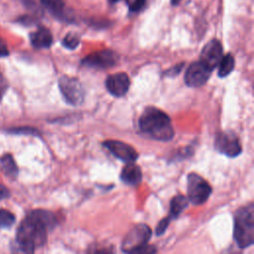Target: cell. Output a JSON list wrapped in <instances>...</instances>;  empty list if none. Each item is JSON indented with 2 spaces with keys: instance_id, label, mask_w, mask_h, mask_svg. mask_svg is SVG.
<instances>
[{
  "instance_id": "d6986e66",
  "label": "cell",
  "mask_w": 254,
  "mask_h": 254,
  "mask_svg": "<svg viewBox=\"0 0 254 254\" xmlns=\"http://www.w3.org/2000/svg\"><path fill=\"white\" fill-rule=\"evenodd\" d=\"M235 61L232 55L227 54L222 57L218 64V75L220 77H224L228 75L234 68Z\"/></svg>"
},
{
  "instance_id": "9a60e30c",
  "label": "cell",
  "mask_w": 254,
  "mask_h": 254,
  "mask_svg": "<svg viewBox=\"0 0 254 254\" xmlns=\"http://www.w3.org/2000/svg\"><path fill=\"white\" fill-rule=\"evenodd\" d=\"M188 204H189V199L187 196L182 194H178L174 196L170 205L169 217L172 219L179 216V214L188 206Z\"/></svg>"
},
{
  "instance_id": "9c48e42d",
  "label": "cell",
  "mask_w": 254,
  "mask_h": 254,
  "mask_svg": "<svg viewBox=\"0 0 254 254\" xmlns=\"http://www.w3.org/2000/svg\"><path fill=\"white\" fill-rule=\"evenodd\" d=\"M223 49L221 43L213 39L209 41L201 50L200 53V60L199 62L205 65L209 70H212L216 67L223 57Z\"/></svg>"
},
{
  "instance_id": "52a82bcc",
  "label": "cell",
  "mask_w": 254,
  "mask_h": 254,
  "mask_svg": "<svg viewBox=\"0 0 254 254\" xmlns=\"http://www.w3.org/2000/svg\"><path fill=\"white\" fill-rule=\"evenodd\" d=\"M215 149L228 157H236L241 153L239 139L232 132H220L214 140Z\"/></svg>"
},
{
  "instance_id": "277c9868",
  "label": "cell",
  "mask_w": 254,
  "mask_h": 254,
  "mask_svg": "<svg viewBox=\"0 0 254 254\" xmlns=\"http://www.w3.org/2000/svg\"><path fill=\"white\" fill-rule=\"evenodd\" d=\"M151 237V229L148 225L140 223L135 225L124 237L122 250L126 254H131L145 247Z\"/></svg>"
},
{
  "instance_id": "cb8c5ba5",
  "label": "cell",
  "mask_w": 254,
  "mask_h": 254,
  "mask_svg": "<svg viewBox=\"0 0 254 254\" xmlns=\"http://www.w3.org/2000/svg\"><path fill=\"white\" fill-rule=\"evenodd\" d=\"M37 130H34L32 128H14V129H11L10 132L11 133H17V134H35Z\"/></svg>"
},
{
  "instance_id": "5b68a950",
  "label": "cell",
  "mask_w": 254,
  "mask_h": 254,
  "mask_svg": "<svg viewBox=\"0 0 254 254\" xmlns=\"http://www.w3.org/2000/svg\"><path fill=\"white\" fill-rule=\"evenodd\" d=\"M211 193L210 185L199 175L191 173L188 176V199L194 205L204 203Z\"/></svg>"
},
{
  "instance_id": "6da1fadb",
  "label": "cell",
  "mask_w": 254,
  "mask_h": 254,
  "mask_svg": "<svg viewBox=\"0 0 254 254\" xmlns=\"http://www.w3.org/2000/svg\"><path fill=\"white\" fill-rule=\"evenodd\" d=\"M53 212L45 209L31 211L21 222L17 231V243L25 254H33L36 247L43 246L47 240V231L56 226Z\"/></svg>"
},
{
  "instance_id": "5bb4252c",
  "label": "cell",
  "mask_w": 254,
  "mask_h": 254,
  "mask_svg": "<svg viewBox=\"0 0 254 254\" xmlns=\"http://www.w3.org/2000/svg\"><path fill=\"white\" fill-rule=\"evenodd\" d=\"M32 45L37 49L49 48L53 43V36L47 28H40L30 37Z\"/></svg>"
},
{
  "instance_id": "ba28073f",
  "label": "cell",
  "mask_w": 254,
  "mask_h": 254,
  "mask_svg": "<svg viewBox=\"0 0 254 254\" xmlns=\"http://www.w3.org/2000/svg\"><path fill=\"white\" fill-rule=\"evenodd\" d=\"M118 61V56L113 51L104 50L94 52L88 56H86L81 64L92 68L105 69L113 66Z\"/></svg>"
},
{
  "instance_id": "8992f818",
  "label": "cell",
  "mask_w": 254,
  "mask_h": 254,
  "mask_svg": "<svg viewBox=\"0 0 254 254\" xmlns=\"http://www.w3.org/2000/svg\"><path fill=\"white\" fill-rule=\"evenodd\" d=\"M59 87L64 100L70 105H79L84 100V88L78 79L63 75L59 79Z\"/></svg>"
},
{
  "instance_id": "f546056e",
  "label": "cell",
  "mask_w": 254,
  "mask_h": 254,
  "mask_svg": "<svg viewBox=\"0 0 254 254\" xmlns=\"http://www.w3.org/2000/svg\"><path fill=\"white\" fill-rule=\"evenodd\" d=\"M112 2H116V1H118V0H111Z\"/></svg>"
},
{
  "instance_id": "ac0fdd59",
  "label": "cell",
  "mask_w": 254,
  "mask_h": 254,
  "mask_svg": "<svg viewBox=\"0 0 254 254\" xmlns=\"http://www.w3.org/2000/svg\"><path fill=\"white\" fill-rule=\"evenodd\" d=\"M114 245L106 242H94L86 250V254H115Z\"/></svg>"
},
{
  "instance_id": "4fadbf2b",
  "label": "cell",
  "mask_w": 254,
  "mask_h": 254,
  "mask_svg": "<svg viewBox=\"0 0 254 254\" xmlns=\"http://www.w3.org/2000/svg\"><path fill=\"white\" fill-rule=\"evenodd\" d=\"M120 177L125 184L136 186L142 181V172L137 165L129 163L122 169Z\"/></svg>"
},
{
  "instance_id": "30bf717a",
  "label": "cell",
  "mask_w": 254,
  "mask_h": 254,
  "mask_svg": "<svg viewBox=\"0 0 254 254\" xmlns=\"http://www.w3.org/2000/svg\"><path fill=\"white\" fill-rule=\"evenodd\" d=\"M211 70L203 65L199 61L190 64L185 75L187 85L190 87H198L203 85L209 78Z\"/></svg>"
},
{
  "instance_id": "7a4b0ae2",
  "label": "cell",
  "mask_w": 254,
  "mask_h": 254,
  "mask_svg": "<svg viewBox=\"0 0 254 254\" xmlns=\"http://www.w3.org/2000/svg\"><path fill=\"white\" fill-rule=\"evenodd\" d=\"M140 130L159 141H169L174 135L171 119L167 113L156 108L147 107L139 118Z\"/></svg>"
},
{
  "instance_id": "e0dca14e",
  "label": "cell",
  "mask_w": 254,
  "mask_h": 254,
  "mask_svg": "<svg viewBox=\"0 0 254 254\" xmlns=\"http://www.w3.org/2000/svg\"><path fill=\"white\" fill-rule=\"evenodd\" d=\"M42 4L56 17L64 18V3L63 0H41Z\"/></svg>"
},
{
  "instance_id": "4316f807",
  "label": "cell",
  "mask_w": 254,
  "mask_h": 254,
  "mask_svg": "<svg viewBox=\"0 0 254 254\" xmlns=\"http://www.w3.org/2000/svg\"><path fill=\"white\" fill-rule=\"evenodd\" d=\"M9 52H8V49L4 43V41L0 38V58H4L6 56H8Z\"/></svg>"
},
{
  "instance_id": "7c38bea8",
  "label": "cell",
  "mask_w": 254,
  "mask_h": 254,
  "mask_svg": "<svg viewBox=\"0 0 254 254\" xmlns=\"http://www.w3.org/2000/svg\"><path fill=\"white\" fill-rule=\"evenodd\" d=\"M105 85L109 93L113 96H123L129 89L130 79L125 72H118L109 75L106 78Z\"/></svg>"
},
{
  "instance_id": "83f0119b",
  "label": "cell",
  "mask_w": 254,
  "mask_h": 254,
  "mask_svg": "<svg viewBox=\"0 0 254 254\" xmlns=\"http://www.w3.org/2000/svg\"><path fill=\"white\" fill-rule=\"evenodd\" d=\"M224 254H241V252L240 251H238V250H234V249H229L226 253H224Z\"/></svg>"
},
{
  "instance_id": "ffe728a7",
  "label": "cell",
  "mask_w": 254,
  "mask_h": 254,
  "mask_svg": "<svg viewBox=\"0 0 254 254\" xmlns=\"http://www.w3.org/2000/svg\"><path fill=\"white\" fill-rule=\"evenodd\" d=\"M15 222V216L6 209H0V228H8Z\"/></svg>"
},
{
  "instance_id": "d4e9b609",
  "label": "cell",
  "mask_w": 254,
  "mask_h": 254,
  "mask_svg": "<svg viewBox=\"0 0 254 254\" xmlns=\"http://www.w3.org/2000/svg\"><path fill=\"white\" fill-rule=\"evenodd\" d=\"M144 5H145V0H135L130 6V10L133 12H137L141 10Z\"/></svg>"
},
{
  "instance_id": "484cf974",
  "label": "cell",
  "mask_w": 254,
  "mask_h": 254,
  "mask_svg": "<svg viewBox=\"0 0 254 254\" xmlns=\"http://www.w3.org/2000/svg\"><path fill=\"white\" fill-rule=\"evenodd\" d=\"M7 88V82L5 80V78L0 74V100L2 99L5 91Z\"/></svg>"
},
{
  "instance_id": "f1b7e54d",
  "label": "cell",
  "mask_w": 254,
  "mask_h": 254,
  "mask_svg": "<svg viewBox=\"0 0 254 254\" xmlns=\"http://www.w3.org/2000/svg\"><path fill=\"white\" fill-rule=\"evenodd\" d=\"M181 0H172V4L173 5H177Z\"/></svg>"
},
{
  "instance_id": "8fae6325",
  "label": "cell",
  "mask_w": 254,
  "mask_h": 254,
  "mask_svg": "<svg viewBox=\"0 0 254 254\" xmlns=\"http://www.w3.org/2000/svg\"><path fill=\"white\" fill-rule=\"evenodd\" d=\"M103 145L106 149L109 150L111 154H113V156L127 164L134 163L138 158L136 150L124 142L117 140H108L105 141Z\"/></svg>"
},
{
  "instance_id": "3957f363",
  "label": "cell",
  "mask_w": 254,
  "mask_h": 254,
  "mask_svg": "<svg viewBox=\"0 0 254 254\" xmlns=\"http://www.w3.org/2000/svg\"><path fill=\"white\" fill-rule=\"evenodd\" d=\"M234 239L239 248H246L254 242V206L252 203L239 208L234 217Z\"/></svg>"
},
{
  "instance_id": "2e32d148",
  "label": "cell",
  "mask_w": 254,
  "mask_h": 254,
  "mask_svg": "<svg viewBox=\"0 0 254 254\" xmlns=\"http://www.w3.org/2000/svg\"><path fill=\"white\" fill-rule=\"evenodd\" d=\"M0 165L2 171L10 178H16L18 175V167L10 154H5L0 158Z\"/></svg>"
},
{
  "instance_id": "7402d4cb",
  "label": "cell",
  "mask_w": 254,
  "mask_h": 254,
  "mask_svg": "<svg viewBox=\"0 0 254 254\" xmlns=\"http://www.w3.org/2000/svg\"><path fill=\"white\" fill-rule=\"evenodd\" d=\"M170 221H171V218H170L169 216H168V217H165L164 219H162V220L159 222V224L157 225L156 234H157V235H162V234L165 232V230L167 229V227H168Z\"/></svg>"
},
{
  "instance_id": "603a6c76",
  "label": "cell",
  "mask_w": 254,
  "mask_h": 254,
  "mask_svg": "<svg viewBox=\"0 0 254 254\" xmlns=\"http://www.w3.org/2000/svg\"><path fill=\"white\" fill-rule=\"evenodd\" d=\"M157 251V249L154 247V246H150V245H146L145 247H143L142 249L138 250V251H135L131 254H155Z\"/></svg>"
},
{
  "instance_id": "44dd1931",
  "label": "cell",
  "mask_w": 254,
  "mask_h": 254,
  "mask_svg": "<svg viewBox=\"0 0 254 254\" xmlns=\"http://www.w3.org/2000/svg\"><path fill=\"white\" fill-rule=\"evenodd\" d=\"M79 45V37L77 34L68 33L63 40V46L68 50H74Z\"/></svg>"
}]
</instances>
